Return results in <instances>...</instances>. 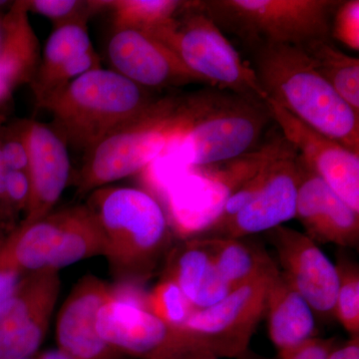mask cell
Here are the masks:
<instances>
[{
	"label": "cell",
	"instance_id": "obj_40",
	"mask_svg": "<svg viewBox=\"0 0 359 359\" xmlns=\"http://www.w3.org/2000/svg\"><path fill=\"white\" fill-rule=\"evenodd\" d=\"M198 359H219V358H198Z\"/></svg>",
	"mask_w": 359,
	"mask_h": 359
},
{
	"label": "cell",
	"instance_id": "obj_10",
	"mask_svg": "<svg viewBox=\"0 0 359 359\" xmlns=\"http://www.w3.org/2000/svg\"><path fill=\"white\" fill-rule=\"evenodd\" d=\"M96 327L101 339L122 355L137 359L212 358L186 330L168 325L147 309L131 304L115 301L104 304Z\"/></svg>",
	"mask_w": 359,
	"mask_h": 359
},
{
	"label": "cell",
	"instance_id": "obj_13",
	"mask_svg": "<svg viewBox=\"0 0 359 359\" xmlns=\"http://www.w3.org/2000/svg\"><path fill=\"white\" fill-rule=\"evenodd\" d=\"M264 105L302 163L359 212V154L304 124L271 99Z\"/></svg>",
	"mask_w": 359,
	"mask_h": 359
},
{
	"label": "cell",
	"instance_id": "obj_23",
	"mask_svg": "<svg viewBox=\"0 0 359 359\" xmlns=\"http://www.w3.org/2000/svg\"><path fill=\"white\" fill-rule=\"evenodd\" d=\"M214 259L219 275L231 290L273 275L278 271L273 259L259 245L243 238L200 237Z\"/></svg>",
	"mask_w": 359,
	"mask_h": 359
},
{
	"label": "cell",
	"instance_id": "obj_33",
	"mask_svg": "<svg viewBox=\"0 0 359 359\" xmlns=\"http://www.w3.org/2000/svg\"><path fill=\"white\" fill-rule=\"evenodd\" d=\"M334 346V339L313 337L301 346L278 355L280 359H327Z\"/></svg>",
	"mask_w": 359,
	"mask_h": 359
},
{
	"label": "cell",
	"instance_id": "obj_11",
	"mask_svg": "<svg viewBox=\"0 0 359 359\" xmlns=\"http://www.w3.org/2000/svg\"><path fill=\"white\" fill-rule=\"evenodd\" d=\"M276 273L237 287L217 304L196 311L184 330L212 358H242L264 316L269 283Z\"/></svg>",
	"mask_w": 359,
	"mask_h": 359
},
{
	"label": "cell",
	"instance_id": "obj_18",
	"mask_svg": "<svg viewBox=\"0 0 359 359\" xmlns=\"http://www.w3.org/2000/svg\"><path fill=\"white\" fill-rule=\"evenodd\" d=\"M26 143L30 196L21 224L33 223L53 212L71 173L67 145L50 126L28 120Z\"/></svg>",
	"mask_w": 359,
	"mask_h": 359
},
{
	"label": "cell",
	"instance_id": "obj_9",
	"mask_svg": "<svg viewBox=\"0 0 359 359\" xmlns=\"http://www.w3.org/2000/svg\"><path fill=\"white\" fill-rule=\"evenodd\" d=\"M104 238L86 205L51 212L30 224H21L0 252V269L22 273L59 271L80 261L104 256Z\"/></svg>",
	"mask_w": 359,
	"mask_h": 359
},
{
	"label": "cell",
	"instance_id": "obj_19",
	"mask_svg": "<svg viewBox=\"0 0 359 359\" xmlns=\"http://www.w3.org/2000/svg\"><path fill=\"white\" fill-rule=\"evenodd\" d=\"M299 179L295 217L316 243L356 248L359 212L347 205L330 187L313 173L299 156Z\"/></svg>",
	"mask_w": 359,
	"mask_h": 359
},
{
	"label": "cell",
	"instance_id": "obj_6",
	"mask_svg": "<svg viewBox=\"0 0 359 359\" xmlns=\"http://www.w3.org/2000/svg\"><path fill=\"white\" fill-rule=\"evenodd\" d=\"M290 147L283 135H276L236 159L177 175L157 198L172 233L182 241L205 235L218 221L231 196L264 164Z\"/></svg>",
	"mask_w": 359,
	"mask_h": 359
},
{
	"label": "cell",
	"instance_id": "obj_37",
	"mask_svg": "<svg viewBox=\"0 0 359 359\" xmlns=\"http://www.w3.org/2000/svg\"><path fill=\"white\" fill-rule=\"evenodd\" d=\"M35 359H76L70 356L69 354L63 353L60 349H50L39 354Z\"/></svg>",
	"mask_w": 359,
	"mask_h": 359
},
{
	"label": "cell",
	"instance_id": "obj_21",
	"mask_svg": "<svg viewBox=\"0 0 359 359\" xmlns=\"http://www.w3.org/2000/svg\"><path fill=\"white\" fill-rule=\"evenodd\" d=\"M40 62V46L25 1L13 2L4 14V36L0 48V108L16 88L32 84Z\"/></svg>",
	"mask_w": 359,
	"mask_h": 359
},
{
	"label": "cell",
	"instance_id": "obj_20",
	"mask_svg": "<svg viewBox=\"0 0 359 359\" xmlns=\"http://www.w3.org/2000/svg\"><path fill=\"white\" fill-rule=\"evenodd\" d=\"M163 276L179 285L196 311L209 308L231 292L202 238L183 241L175 248Z\"/></svg>",
	"mask_w": 359,
	"mask_h": 359
},
{
	"label": "cell",
	"instance_id": "obj_1",
	"mask_svg": "<svg viewBox=\"0 0 359 359\" xmlns=\"http://www.w3.org/2000/svg\"><path fill=\"white\" fill-rule=\"evenodd\" d=\"M86 205L102 231L116 282L145 283L173 233L160 203L141 189L105 186L91 192Z\"/></svg>",
	"mask_w": 359,
	"mask_h": 359
},
{
	"label": "cell",
	"instance_id": "obj_5",
	"mask_svg": "<svg viewBox=\"0 0 359 359\" xmlns=\"http://www.w3.org/2000/svg\"><path fill=\"white\" fill-rule=\"evenodd\" d=\"M187 98L168 96L113 130L85 153L77 177L78 193L93 192L143 172L161 157L185 127Z\"/></svg>",
	"mask_w": 359,
	"mask_h": 359
},
{
	"label": "cell",
	"instance_id": "obj_12",
	"mask_svg": "<svg viewBox=\"0 0 359 359\" xmlns=\"http://www.w3.org/2000/svg\"><path fill=\"white\" fill-rule=\"evenodd\" d=\"M57 271H34L21 278L13 297L0 309V359H29L48 332L60 292Z\"/></svg>",
	"mask_w": 359,
	"mask_h": 359
},
{
	"label": "cell",
	"instance_id": "obj_14",
	"mask_svg": "<svg viewBox=\"0 0 359 359\" xmlns=\"http://www.w3.org/2000/svg\"><path fill=\"white\" fill-rule=\"evenodd\" d=\"M282 273L323 320L334 318L339 289L337 266L318 244L304 233L280 226L268 231Z\"/></svg>",
	"mask_w": 359,
	"mask_h": 359
},
{
	"label": "cell",
	"instance_id": "obj_30",
	"mask_svg": "<svg viewBox=\"0 0 359 359\" xmlns=\"http://www.w3.org/2000/svg\"><path fill=\"white\" fill-rule=\"evenodd\" d=\"M27 121L28 120H21L6 128H0V152L9 171H22L27 173Z\"/></svg>",
	"mask_w": 359,
	"mask_h": 359
},
{
	"label": "cell",
	"instance_id": "obj_7",
	"mask_svg": "<svg viewBox=\"0 0 359 359\" xmlns=\"http://www.w3.org/2000/svg\"><path fill=\"white\" fill-rule=\"evenodd\" d=\"M147 33L173 52L201 81L262 102L268 98L255 70L195 1H183L173 20Z\"/></svg>",
	"mask_w": 359,
	"mask_h": 359
},
{
	"label": "cell",
	"instance_id": "obj_3",
	"mask_svg": "<svg viewBox=\"0 0 359 359\" xmlns=\"http://www.w3.org/2000/svg\"><path fill=\"white\" fill-rule=\"evenodd\" d=\"M188 118L164 153L182 169L212 166L256 150L271 118L264 102L203 91L187 97Z\"/></svg>",
	"mask_w": 359,
	"mask_h": 359
},
{
	"label": "cell",
	"instance_id": "obj_41",
	"mask_svg": "<svg viewBox=\"0 0 359 359\" xmlns=\"http://www.w3.org/2000/svg\"><path fill=\"white\" fill-rule=\"evenodd\" d=\"M29 359H35V358H29Z\"/></svg>",
	"mask_w": 359,
	"mask_h": 359
},
{
	"label": "cell",
	"instance_id": "obj_28",
	"mask_svg": "<svg viewBox=\"0 0 359 359\" xmlns=\"http://www.w3.org/2000/svg\"><path fill=\"white\" fill-rule=\"evenodd\" d=\"M339 273V289L334 316L351 337H359V269L346 257L335 264Z\"/></svg>",
	"mask_w": 359,
	"mask_h": 359
},
{
	"label": "cell",
	"instance_id": "obj_8",
	"mask_svg": "<svg viewBox=\"0 0 359 359\" xmlns=\"http://www.w3.org/2000/svg\"><path fill=\"white\" fill-rule=\"evenodd\" d=\"M201 11L243 39L268 45L302 46L328 39L339 0H205Z\"/></svg>",
	"mask_w": 359,
	"mask_h": 359
},
{
	"label": "cell",
	"instance_id": "obj_15",
	"mask_svg": "<svg viewBox=\"0 0 359 359\" xmlns=\"http://www.w3.org/2000/svg\"><path fill=\"white\" fill-rule=\"evenodd\" d=\"M299 179V154L292 146L273 161L266 184L256 197L207 235L243 238L283 226L295 217Z\"/></svg>",
	"mask_w": 359,
	"mask_h": 359
},
{
	"label": "cell",
	"instance_id": "obj_22",
	"mask_svg": "<svg viewBox=\"0 0 359 359\" xmlns=\"http://www.w3.org/2000/svg\"><path fill=\"white\" fill-rule=\"evenodd\" d=\"M264 316L269 339L278 354L316 337V314L280 271L269 283Z\"/></svg>",
	"mask_w": 359,
	"mask_h": 359
},
{
	"label": "cell",
	"instance_id": "obj_26",
	"mask_svg": "<svg viewBox=\"0 0 359 359\" xmlns=\"http://www.w3.org/2000/svg\"><path fill=\"white\" fill-rule=\"evenodd\" d=\"M112 13L113 28L151 32L173 20L183 1L179 0H115L101 1Z\"/></svg>",
	"mask_w": 359,
	"mask_h": 359
},
{
	"label": "cell",
	"instance_id": "obj_27",
	"mask_svg": "<svg viewBox=\"0 0 359 359\" xmlns=\"http://www.w3.org/2000/svg\"><path fill=\"white\" fill-rule=\"evenodd\" d=\"M146 309L168 325L183 330L196 311L179 285L164 276L149 290Z\"/></svg>",
	"mask_w": 359,
	"mask_h": 359
},
{
	"label": "cell",
	"instance_id": "obj_2",
	"mask_svg": "<svg viewBox=\"0 0 359 359\" xmlns=\"http://www.w3.org/2000/svg\"><path fill=\"white\" fill-rule=\"evenodd\" d=\"M255 72L271 101L359 154V114L314 69L301 46L259 47Z\"/></svg>",
	"mask_w": 359,
	"mask_h": 359
},
{
	"label": "cell",
	"instance_id": "obj_24",
	"mask_svg": "<svg viewBox=\"0 0 359 359\" xmlns=\"http://www.w3.org/2000/svg\"><path fill=\"white\" fill-rule=\"evenodd\" d=\"M301 47L318 74L359 114V59L339 50L328 39Z\"/></svg>",
	"mask_w": 359,
	"mask_h": 359
},
{
	"label": "cell",
	"instance_id": "obj_34",
	"mask_svg": "<svg viewBox=\"0 0 359 359\" xmlns=\"http://www.w3.org/2000/svg\"><path fill=\"white\" fill-rule=\"evenodd\" d=\"M21 273L14 269H0V309L13 297L20 285Z\"/></svg>",
	"mask_w": 359,
	"mask_h": 359
},
{
	"label": "cell",
	"instance_id": "obj_31",
	"mask_svg": "<svg viewBox=\"0 0 359 359\" xmlns=\"http://www.w3.org/2000/svg\"><path fill=\"white\" fill-rule=\"evenodd\" d=\"M330 35L353 50H359V1H341L334 13Z\"/></svg>",
	"mask_w": 359,
	"mask_h": 359
},
{
	"label": "cell",
	"instance_id": "obj_25",
	"mask_svg": "<svg viewBox=\"0 0 359 359\" xmlns=\"http://www.w3.org/2000/svg\"><path fill=\"white\" fill-rule=\"evenodd\" d=\"M94 49L87 22H72L54 28L47 39L39 68L32 82L33 95L43 88L71 60Z\"/></svg>",
	"mask_w": 359,
	"mask_h": 359
},
{
	"label": "cell",
	"instance_id": "obj_39",
	"mask_svg": "<svg viewBox=\"0 0 359 359\" xmlns=\"http://www.w3.org/2000/svg\"><path fill=\"white\" fill-rule=\"evenodd\" d=\"M4 242H6V240H4V238L1 237V235H0V252H1V249L2 247H4Z\"/></svg>",
	"mask_w": 359,
	"mask_h": 359
},
{
	"label": "cell",
	"instance_id": "obj_16",
	"mask_svg": "<svg viewBox=\"0 0 359 359\" xmlns=\"http://www.w3.org/2000/svg\"><path fill=\"white\" fill-rule=\"evenodd\" d=\"M107 56L112 70L145 89L202 82L173 52L142 30L114 28Z\"/></svg>",
	"mask_w": 359,
	"mask_h": 359
},
{
	"label": "cell",
	"instance_id": "obj_29",
	"mask_svg": "<svg viewBox=\"0 0 359 359\" xmlns=\"http://www.w3.org/2000/svg\"><path fill=\"white\" fill-rule=\"evenodd\" d=\"M25 4L28 13H36L48 18L55 27L72 22H87L92 14L103 9L101 1L25 0Z\"/></svg>",
	"mask_w": 359,
	"mask_h": 359
},
{
	"label": "cell",
	"instance_id": "obj_17",
	"mask_svg": "<svg viewBox=\"0 0 359 359\" xmlns=\"http://www.w3.org/2000/svg\"><path fill=\"white\" fill-rule=\"evenodd\" d=\"M110 301L111 285L95 276L80 278L58 313L57 348L76 359H123L97 332L99 311Z\"/></svg>",
	"mask_w": 359,
	"mask_h": 359
},
{
	"label": "cell",
	"instance_id": "obj_4",
	"mask_svg": "<svg viewBox=\"0 0 359 359\" xmlns=\"http://www.w3.org/2000/svg\"><path fill=\"white\" fill-rule=\"evenodd\" d=\"M156 99L148 89L112 69L89 71L68 84L42 109L66 145L83 150L148 109Z\"/></svg>",
	"mask_w": 359,
	"mask_h": 359
},
{
	"label": "cell",
	"instance_id": "obj_35",
	"mask_svg": "<svg viewBox=\"0 0 359 359\" xmlns=\"http://www.w3.org/2000/svg\"><path fill=\"white\" fill-rule=\"evenodd\" d=\"M327 359H359V337H351L344 344L334 346Z\"/></svg>",
	"mask_w": 359,
	"mask_h": 359
},
{
	"label": "cell",
	"instance_id": "obj_38",
	"mask_svg": "<svg viewBox=\"0 0 359 359\" xmlns=\"http://www.w3.org/2000/svg\"><path fill=\"white\" fill-rule=\"evenodd\" d=\"M4 36V14L0 13V48H1L2 41Z\"/></svg>",
	"mask_w": 359,
	"mask_h": 359
},
{
	"label": "cell",
	"instance_id": "obj_36",
	"mask_svg": "<svg viewBox=\"0 0 359 359\" xmlns=\"http://www.w3.org/2000/svg\"><path fill=\"white\" fill-rule=\"evenodd\" d=\"M8 171L0 152V218H9L11 216L6 198V177Z\"/></svg>",
	"mask_w": 359,
	"mask_h": 359
},
{
	"label": "cell",
	"instance_id": "obj_32",
	"mask_svg": "<svg viewBox=\"0 0 359 359\" xmlns=\"http://www.w3.org/2000/svg\"><path fill=\"white\" fill-rule=\"evenodd\" d=\"M30 196L28 175L22 171H8L6 177V198L11 215L26 211Z\"/></svg>",
	"mask_w": 359,
	"mask_h": 359
}]
</instances>
